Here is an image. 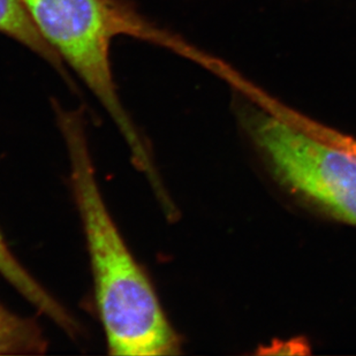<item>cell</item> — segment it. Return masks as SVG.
Instances as JSON below:
<instances>
[{
  "instance_id": "6da1fadb",
  "label": "cell",
  "mask_w": 356,
  "mask_h": 356,
  "mask_svg": "<svg viewBox=\"0 0 356 356\" xmlns=\"http://www.w3.org/2000/svg\"><path fill=\"white\" fill-rule=\"evenodd\" d=\"M71 164L75 203L87 240L95 296L111 355L181 353L152 280L134 259L98 187L83 115L54 106Z\"/></svg>"
},
{
  "instance_id": "7a4b0ae2",
  "label": "cell",
  "mask_w": 356,
  "mask_h": 356,
  "mask_svg": "<svg viewBox=\"0 0 356 356\" xmlns=\"http://www.w3.org/2000/svg\"><path fill=\"white\" fill-rule=\"evenodd\" d=\"M44 40L94 94L118 127L138 171L155 192L168 195L152 152L120 101L111 64L112 42L131 36L175 51L185 57H203L181 38L140 13L131 0H24Z\"/></svg>"
},
{
  "instance_id": "3957f363",
  "label": "cell",
  "mask_w": 356,
  "mask_h": 356,
  "mask_svg": "<svg viewBox=\"0 0 356 356\" xmlns=\"http://www.w3.org/2000/svg\"><path fill=\"white\" fill-rule=\"evenodd\" d=\"M250 134L279 181L356 226V157L276 115H259Z\"/></svg>"
},
{
  "instance_id": "277c9868",
  "label": "cell",
  "mask_w": 356,
  "mask_h": 356,
  "mask_svg": "<svg viewBox=\"0 0 356 356\" xmlns=\"http://www.w3.org/2000/svg\"><path fill=\"white\" fill-rule=\"evenodd\" d=\"M0 275L29 301L40 313L56 323L70 337H76L81 332L79 323L71 316V314L44 289L38 280L21 266L14 257L8 245L0 232Z\"/></svg>"
},
{
  "instance_id": "5b68a950",
  "label": "cell",
  "mask_w": 356,
  "mask_h": 356,
  "mask_svg": "<svg viewBox=\"0 0 356 356\" xmlns=\"http://www.w3.org/2000/svg\"><path fill=\"white\" fill-rule=\"evenodd\" d=\"M0 34L17 40L33 54L47 61L75 90L74 81L59 54L44 40L31 19L24 0H0Z\"/></svg>"
},
{
  "instance_id": "8992f818",
  "label": "cell",
  "mask_w": 356,
  "mask_h": 356,
  "mask_svg": "<svg viewBox=\"0 0 356 356\" xmlns=\"http://www.w3.org/2000/svg\"><path fill=\"white\" fill-rule=\"evenodd\" d=\"M47 341L38 323L0 305V355H42Z\"/></svg>"
},
{
  "instance_id": "52a82bcc",
  "label": "cell",
  "mask_w": 356,
  "mask_h": 356,
  "mask_svg": "<svg viewBox=\"0 0 356 356\" xmlns=\"http://www.w3.org/2000/svg\"><path fill=\"white\" fill-rule=\"evenodd\" d=\"M334 143H336L339 148L343 149L345 152L356 157V138H352V136H347V135L340 133V134L337 135V138H334Z\"/></svg>"
}]
</instances>
